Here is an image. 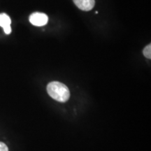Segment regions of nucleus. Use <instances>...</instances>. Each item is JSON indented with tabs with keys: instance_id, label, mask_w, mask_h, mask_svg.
<instances>
[{
	"instance_id": "f257e3e1",
	"label": "nucleus",
	"mask_w": 151,
	"mask_h": 151,
	"mask_svg": "<svg viewBox=\"0 0 151 151\" xmlns=\"http://www.w3.org/2000/svg\"><path fill=\"white\" fill-rule=\"evenodd\" d=\"M47 92L52 99L59 102H66L70 98V92L67 86L58 81L49 83L47 86Z\"/></svg>"
},
{
	"instance_id": "f03ea898",
	"label": "nucleus",
	"mask_w": 151,
	"mask_h": 151,
	"mask_svg": "<svg viewBox=\"0 0 151 151\" xmlns=\"http://www.w3.org/2000/svg\"><path fill=\"white\" fill-rule=\"evenodd\" d=\"M29 22L33 25L42 27L46 25L48 22V17L46 14L40 12H35L29 16Z\"/></svg>"
},
{
	"instance_id": "7ed1b4c3",
	"label": "nucleus",
	"mask_w": 151,
	"mask_h": 151,
	"mask_svg": "<svg viewBox=\"0 0 151 151\" xmlns=\"http://www.w3.org/2000/svg\"><path fill=\"white\" fill-rule=\"evenodd\" d=\"M73 1L79 9L84 11H91L95 4L94 0H73Z\"/></svg>"
},
{
	"instance_id": "20e7f679",
	"label": "nucleus",
	"mask_w": 151,
	"mask_h": 151,
	"mask_svg": "<svg viewBox=\"0 0 151 151\" xmlns=\"http://www.w3.org/2000/svg\"><path fill=\"white\" fill-rule=\"evenodd\" d=\"M11 18L8 15L6 14H0V26L3 27L6 35H10L11 32Z\"/></svg>"
},
{
	"instance_id": "39448f33",
	"label": "nucleus",
	"mask_w": 151,
	"mask_h": 151,
	"mask_svg": "<svg viewBox=\"0 0 151 151\" xmlns=\"http://www.w3.org/2000/svg\"><path fill=\"white\" fill-rule=\"evenodd\" d=\"M143 55L148 59H151V45L148 44L143 50Z\"/></svg>"
},
{
	"instance_id": "423d86ee",
	"label": "nucleus",
	"mask_w": 151,
	"mask_h": 151,
	"mask_svg": "<svg viewBox=\"0 0 151 151\" xmlns=\"http://www.w3.org/2000/svg\"><path fill=\"white\" fill-rule=\"evenodd\" d=\"M0 151H9V148L4 143L0 141Z\"/></svg>"
}]
</instances>
